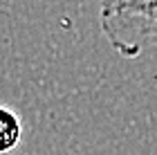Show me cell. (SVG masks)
Segmentation results:
<instances>
[{
	"mask_svg": "<svg viewBox=\"0 0 157 155\" xmlns=\"http://www.w3.org/2000/svg\"><path fill=\"white\" fill-rule=\"evenodd\" d=\"M20 137H23V122L18 112L9 106H0V155L16 151Z\"/></svg>",
	"mask_w": 157,
	"mask_h": 155,
	"instance_id": "7a4b0ae2",
	"label": "cell"
},
{
	"mask_svg": "<svg viewBox=\"0 0 157 155\" xmlns=\"http://www.w3.org/2000/svg\"><path fill=\"white\" fill-rule=\"evenodd\" d=\"M99 25L119 56L137 59L157 41V0H99Z\"/></svg>",
	"mask_w": 157,
	"mask_h": 155,
	"instance_id": "6da1fadb",
	"label": "cell"
}]
</instances>
